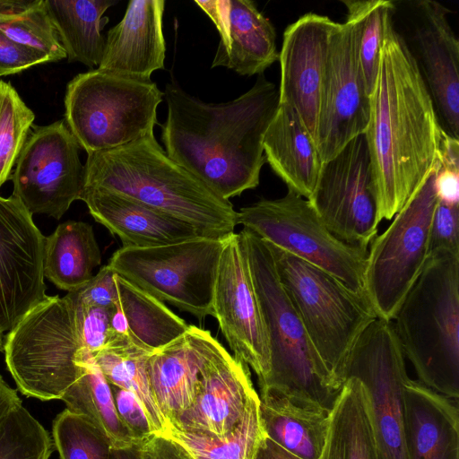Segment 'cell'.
Returning <instances> with one entry per match:
<instances>
[{
	"label": "cell",
	"mask_w": 459,
	"mask_h": 459,
	"mask_svg": "<svg viewBox=\"0 0 459 459\" xmlns=\"http://www.w3.org/2000/svg\"><path fill=\"white\" fill-rule=\"evenodd\" d=\"M441 128L417 59L392 22L364 133L379 223L393 219L431 172Z\"/></svg>",
	"instance_id": "6da1fadb"
},
{
	"label": "cell",
	"mask_w": 459,
	"mask_h": 459,
	"mask_svg": "<svg viewBox=\"0 0 459 459\" xmlns=\"http://www.w3.org/2000/svg\"><path fill=\"white\" fill-rule=\"evenodd\" d=\"M163 93L168 114L161 139L171 160L225 200L259 185L264 137L279 104L273 82L259 74L249 91L219 104L205 103L176 82Z\"/></svg>",
	"instance_id": "7a4b0ae2"
},
{
	"label": "cell",
	"mask_w": 459,
	"mask_h": 459,
	"mask_svg": "<svg viewBox=\"0 0 459 459\" xmlns=\"http://www.w3.org/2000/svg\"><path fill=\"white\" fill-rule=\"evenodd\" d=\"M84 187L102 188L187 222L204 236L225 239L238 224L230 200L171 160L154 134L88 154Z\"/></svg>",
	"instance_id": "3957f363"
},
{
	"label": "cell",
	"mask_w": 459,
	"mask_h": 459,
	"mask_svg": "<svg viewBox=\"0 0 459 459\" xmlns=\"http://www.w3.org/2000/svg\"><path fill=\"white\" fill-rule=\"evenodd\" d=\"M419 382L459 397V255L429 256L392 320Z\"/></svg>",
	"instance_id": "277c9868"
},
{
	"label": "cell",
	"mask_w": 459,
	"mask_h": 459,
	"mask_svg": "<svg viewBox=\"0 0 459 459\" xmlns=\"http://www.w3.org/2000/svg\"><path fill=\"white\" fill-rule=\"evenodd\" d=\"M239 235L269 340L270 373L259 389L272 388L331 411L342 386L312 345L280 282L269 246L248 229Z\"/></svg>",
	"instance_id": "5b68a950"
},
{
	"label": "cell",
	"mask_w": 459,
	"mask_h": 459,
	"mask_svg": "<svg viewBox=\"0 0 459 459\" xmlns=\"http://www.w3.org/2000/svg\"><path fill=\"white\" fill-rule=\"evenodd\" d=\"M266 243L280 282L312 345L335 383L342 386L350 354L362 332L378 318L377 314L365 294L352 291L327 272Z\"/></svg>",
	"instance_id": "8992f818"
},
{
	"label": "cell",
	"mask_w": 459,
	"mask_h": 459,
	"mask_svg": "<svg viewBox=\"0 0 459 459\" xmlns=\"http://www.w3.org/2000/svg\"><path fill=\"white\" fill-rule=\"evenodd\" d=\"M163 96L152 80L92 69L68 82L65 123L88 154L116 149L153 134Z\"/></svg>",
	"instance_id": "52a82bcc"
},
{
	"label": "cell",
	"mask_w": 459,
	"mask_h": 459,
	"mask_svg": "<svg viewBox=\"0 0 459 459\" xmlns=\"http://www.w3.org/2000/svg\"><path fill=\"white\" fill-rule=\"evenodd\" d=\"M82 348L74 307L66 294L48 296L8 332L4 342L6 368L27 397L56 400L77 380Z\"/></svg>",
	"instance_id": "ba28073f"
},
{
	"label": "cell",
	"mask_w": 459,
	"mask_h": 459,
	"mask_svg": "<svg viewBox=\"0 0 459 459\" xmlns=\"http://www.w3.org/2000/svg\"><path fill=\"white\" fill-rule=\"evenodd\" d=\"M227 238L201 237L151 247H122L108 264L139 289L202 321L214 316V282Z\"/></svg>",
	"instance_id": "9c48e42d"
},
{
	"label": "cell",
	"mask_w": 459,
	"mask_h": 459,
	"mask_svg": "<svg viewBox=\"0 0 459 459\" xmlns=\"http://www.w3.org/2000/svg\"><path fill=\"white\" fill-rule=\"evenodd\" d=\"M238 224L364 293L368 249L347 244L322 222L304 197L293 191L278 199H261L238 212Z\"/></svg>",
	"instance_id": "30bf717a"
},
{
	"label": "cell",
	"mask_w": 459,
	"mask_h": 459,
	"mask_svg": "<svg viewBox=\"0 0 459 459\" xmlns=\"http://www.w3.org/2000/svg\"><path fill=\"white\" fill-rule=\"evenodd\" d=\"M435 170L434 165L389 227L368 247L364 293L378 318L393 320L429 256L430 226L438 202Z\"/></svg>",
	"instance_id": "8fae6325"
},
{
	"label": "cell",
	"mask_w": 459,
	"mask_h": 459,
	"mask_svg": "<svg viewBox=\"0 0 459 459\" xmlns=\"http://www.w3.org/2000/svg\"><path fill=\"white\" fill-rule=\"evenodd\" d=\"M404 355L392 321L377 318L358 338L348 359L346 378L363 384L380 459H406Z\"/></svg>",
	"instance_id": "7c38bea8"
},
{
	"label": "cell",
	"mask_w": 459,
	"mask_h": 459,
	"mask_svg": "<svg viewBox=\"0 0 459 459\" xmlns=\"http://www.w3.org/2000/svg\"><path fill=\"white\" fill-rule=\"evenodd\" d=\"M80 148L64 120L32 126L11 176L12 195L32 215L61 219L84 191Z\"/></svg>",
	"instance_id": "4fadbf2b"
},
{
	"label": "cell",
	"mask_w": 459,
	"mask_h": 459,
	"mask_svg": "<svg viewBox=\"0 0 459 459\" xmlns=\"http://www.w3.org/2000/svg\"><path fill=\"white\" fill-rule=\"evenodd\" d=\"M322 222L340 240L368 249L377 236V202L364 134L323 163L307 199Z\"/></svg>",
	"instance_id": "5bb4252c"
},
{
	"label": "cell",
	"mask_w": 459,
	"mask_h": 459,
	"mask_svg": "<svg viewBox=\"0 0 459 459\" xmlns=\"http://www.w3.org/2000/svg\"><path fill=\"white\" fill-rule=\"evenodd\" d=\"M359 33L346 17L333 32L320 103L316 147L323 163L333 159L351 140L363 134L370 113L359 59Z\"/></svg>",
	"instance_id": "9a60e30c"
},
{
	"label": "cell",
	"mask_w": 459,
	"mask_h": 459,
	"mask_svg": "<svg viewBox=\"0 0 459 459\" xmlns=\"http://www.w3.org/2000/svg\"><path fill=\"white\" fill-rule=\"evenodd\" d=\"M213 310L233 357L254 370L261 385L270 373L269 340L239 233L230 235L223 246Z\"/></svg>",
	"instance_id": "2e32d148"
},
{
	"label": "cell",
	"mask_w": 459,
	"mask_h": 459,
	"mask_svg": "<svg viewBox=\"0 0 459 459\" xmlns=\"http://www.w3.org/2000/svg\"><path fill=\"white\" fill-rule=\"evenodd\" d=\"M46 237L13 195H0V333L45 299Z\"/></svg>",
	"instance_id": "e0dca14e"
},
{
	"label": "cell",
	"mask_w": 459,
	"mask_h": 459,
	"mask_svg": "<svg viewBox=\"0 0 459 459\" xmlns=\"http://www.w3.org/2000/svg\"><path fill=\"white\" fill-rule=\"evenodd\" d=\"M337 22L307 13L283 33L279 61V103L290 107L316 144L323 86Z\"/></svg>",
	"instance_id": "ac0fdd59"
},
{
	"label": "cell",
	"mask_w": 459,
	"mask_h": 459,
	"mask_svg": "<svg viewBox=\"0 0 459 459\" xmlns=\"http://www.w3.org/2000/svg\"><path fill=\"white\" fill-rule=\"evenodd\" d=\"M256 396L249 368L210 334L194 401L169 427L223 436L238 424Z\"/></svg>",
	"instance_id": "d6986e66"
},
{
	"label": "cell",
	"mask_w": 459,
	"mask_h": 459,
	"mask_svg": "<svg viewBox=\"0 0 459 459\" xmlns=\"http://www.w3.org/2000/svg\"><path fill=\"white\" fill-rule=\"evenodd\" d=\"M420 22L415 43L420 73L445 131L459 138V41L453 30L450 11L438 2H416Z\"/></svg>",
	"instance_id": "ffe728a7"
},
{
	"label": "cell",
	"mask_w": 459,
	"mask_h": 459,
	"mask_svg": "<svg viewBox=\"0 0 459 459\" xmlns=\"http://www.w3.org/2000/svg\"><path fill=\"white\" fill-rule=\"evenodd\" d=\"M195 3L215 24L220 41L212 67L223 66L240 75L262 74L279 59L276 30L250 0Z\"/></svg>",
	"instance_id": "44dd1931"
},
{
	"label": "cell",
	"mask_w": 459,
	"mask_h": 459,
	"mask_svg": "<svg viewBox=\"0 0 459 459\" xmlns=\"http://www.w3.org/2000/svg\"><path fill=\"white\" fill-rule=\"evenodd\" d=\"M164 6L163 0H131L123 19L107 32L97 69L140 81H151L153 72L164 69Z\"/></svg>",
	"instance_id": "7402d4cb"
},
{
	"label": "cell",
	"mask_w": 459,
	"mask_h": 459,
	"mask_svg": "<svg viewBox=\"0 0 459 459\" xmlns=\"http://www.w3.org/2000/svg\"><path fill=\"white\" fill-rule=\"evenodd\" d=\"M81 200L96 221L120 238L123 247H151L205 237L187 222L102 188L84 187Z\"/></svg>",
	"instance_id": "603a6c76"
},
{
	"label": "cell",
	"mask_w": 459,
	"mask_h": 459,
	"mask_svg": "<svg viewBox=\"0 0 459 459\" xmlns=\"http://www.w3.org/2000/svg\"><path fill=\"white\" fill-rule=\"evenodd\" d=\"M406 459H459V410L448 398L410 377L404 385Z\"/></svg>",
	"instance_id": "cb8c5ba5"
},
{
	"label": "cell",
	"mask_w": 459,
	"mask_h": 459,
	"mask_svg": "<svg viewBox=\"0 0 459 459\" xmlns=\"http://www.w3.org/2000/svg\"><path fill=\"white\" fill-rule=\"evenodd\" d=\"M210 334L207 330L190 325L184 335L149 357L152 394L169 426L194 401Z\"/></svg>",
	"instance_id": "d4e9b609"
},
{
	"label": "cell",
	"mask_w": 459,
	"mask_h": 459,
	"mask_svg": "<svg viewBox=\"0 0 459 459\" xmlns=\"http://www.w3.org/2000/svg\"><path fill=\"white\" fill-rule=\"evenodd\" d=\"M260 417L266 437L300 459H319L331 411L272 388L260 389Z\"/></svg>",
	"instance_id": "484cf974"
},
{
	"label": "cell",
	"mask_w": 459,
	"mask_h": 459,
	"mask_svg": "<svg viewBox=\"0 0 459 459\" xmlns=\"http://www.w3.org/2000/svg\"><path fill=\"white\" fill-rule=\"evenodd\" d=\"M263 145L266 162L288 190L307 200L316 187L323 161L315 141L290 107L278 104Z\"/></svg>",
	"instance_id": "4316f807"
},
{
	"label": "cell",
	"mask_w": 459,
	"mask_h": 459,
	"mask_svg": "<svg viewBox=\"0 0 459 459\" xmlns=\"http://www.w3.org/2000/svg\"><path fill=\"white\" fill-rule=\"evenodd\" d=\"M319 459H380L367 392L355 377L346 378L332 408L328 435Z\"/></svg>",
	"instance_id": "83f0119b"
},
{
	"label": "cell",
	"mask_w": 459,
	"mask_h": 459,
	"mask_svg": "<svg viewBox=\"0 0 459 459\" xmlns=\"http://www.w3.org/2000/svg\"><path fill=\"white\" fill-rule=\"evenodd\" d=\"M100 262L92 226L87 222L65 221L46 237L44 276L60 290L70 292L83 287Z\"/></svg>",
	"instance_id": "f1b7e54d"
},
{
	"label": "cell",
	"mask_w": 459,
	"mask_h": 459,
	"mask_svg": "<svg viewBox=\"0 0 459 459\" xmlns=\"http://www.w3.org/2000/svg\"><path fill=\"white\" fill-rule=\"evenodd\" d=\"M114 0H46V5L69 62L90 68L99 66L106 37L101 33L108 22L105 12Z\"/></svg>",
	"instance_id": "f546056e"
},
{
	"label": "cell",
	"mask_w": 459,
	"mask_h": 459,
	"mask_svg": "<svg viewBox=\"0 0 459 459\" xmlns=\"http://www.w3.org/2000/svg\"><path fill=\"white\" fill-rule=\"evenodd\" d=\"M76 363L81 366L80 376L61 398L66 409L85 418L102 431L110 440L112 448L135 446L131 434L118 417L110 384L93 356L81 348Z\"/></svg>",
	"instance_id": "4dcf8cb0"
},
{
	"label": "cell",
	"mask_w": 459,
	"mask_h": 459,
	"mask_svg": "<svg viewBox=\"0 0 459 459\" xmlns=\"http://www.w3.org/2000/svg\"><path fill=\"white\" fill-rule=\"evenodd\" d=\"M114 280L118 293V305L126 317L133 342L154 352L188 331L190 325L162 301L117 273Z\"/></svg>",
	"instance_id": "1f68e13d"
},
{
	"label": "cell",
	"mask_w": 459,
	"mask_h": 459,
	"mask_svg": "<svg viewBox=\"0 0 459 459\" xmlns=\"http://www.w3.org/2000/svg\"><path fill=\"white\" fill-rule=\"evenodd\" d=\"M152 353L129 339L106 347L93 359L110 385L135 394L154 435L162 436L169 426L156 404L149 380L148 359Z\"/></svg>",
	"instance_id": "d6a6232c"
},
{
	"label": "cell",
	"mask_w": 459,
	"mask_h": 459,
	"mask_svg": "<svg viewBox=\"0 0 459 459\" xmlns=\"http://www.w3.org/2000/svg\"><path fill=\"white\" fill-rule=\"evenodd\" d=\"M162 436L179 444L192 459H256L266 437L260 417L259 395L251 401L238 424L223 436L171 427Z\"/></svg>",
	"instance_id": "836d02e7"
},
{
	"label": "cell",
	"mask_w": 459,
	"mask_h": 459,
	"mask_svg": "<svg viewBox=\"0 0 459 459\" xmlns=\"http://www.w3.org/2000/svg\"><path fill=\"white\" fill-rule=\"evenodd\" d=\"M0 31L19 44L45 53L51 62L66 58L46 0H0Z\"/></svg>",
	"instance_id": "e575fe53"
},
{
	"label": "cell",
	"mask_w": 459,
	"mask_h": 459,
	"mask_svg": "<svg viewBox=\"0 0 459 459\" xmlns=\"http://www.w3.org/2000/svg\"><path fill=\"white\" fill-rule=\"evenodd\" d=\"M347 18L355 22L359 33V59L369 97L377 81L381 48L386 30L394 22V4L390 0H342Z\"/></svg>",
	"instance_id": "d590c367"
},
{
	"label": "cell",
	"mask_w": 459,
	"mask_h": 459,
	"mask_svg": "<svg viewBox=\"0 0 459 459\" xmlns=\"http://www.w3.org/2000/svg\"><path fill=\"white\" fill-rule=\"evenodd\" d=\"M34 119L12 84L0 80V187L11 178Z\"/></svg>",
	"instance_id": "8d00e7d4"
},
{
	"label": "cell",
	"mask_w": 459,
	"mask_h": 459,
	"mask_svg": "<svg viewBox=\"0 0 459 459\" xmlns=\"http://www.w3.org/2000/svg\"><path fill=\"white\" fill-rule=\"evenodd\" d=\"M52 438L60 459H111L108 437L88 420L67 409L55 418Z\"/></svg>",
	"instance_id": "74e56055"
},
{
	"label": "cell",
	"mask_w": 459,
	"mask_h": 459,
	"mask_svg": "<svg viewBox=\"0 0 459 459\" xmlns=\"http://www.w3.org/2000/svg\"><path fill=\"white\" fill-rule=\"evenodd\" d=\"M54 449L48 431L22 404L0 426V459H49Z\"/></svg>",
	"instance_id": "f35d334b"
},
{
	"label": "cell",
	"mask_w": 459,
	"mask_h": 459,
	"mask_svg": "<svg viewBox=\"0 0 459 459\" xmlns=\"http://www.w3.org/2000/svg\"><path fill=\"white\" fill-rule=\"evenodd\" d=\"M68 295V294H67ZM72 299L75 321L82 349L92 356L119 341L130 339L117 336L111 328V314L114 309L83 304Z\"/></svg>",
	"instance_id": "ab89813d"
},
{
	"label": "cell",
	"mask_w": 459,
	"mask_h": 459,
	"mask_svg": "<svg viewBox=\"0 0 459 459\" xmlns=\"http://www.w3.org/2000/svg\"><path fill=\"white\" fill-rule=\"evenodd\" d=\"M435 189L439 202L459 205V140L440 130L435 164Z\"/></svg>",
	"instance_id": "60d3db41"
},
{
	"label": "cell",
	"mask_w": 459,
	"mask_h": 459,
	"mask_svg": "<svg viewBox=\"0 0 459 459\" xmlns=\"http://www.w3.org/2000/svg\"><path fill=\"white\" fill-rule=\"evenodd\" d=\"M110 386L119 419L131 434L135 446H141L154 436L141 402L132 392L116 385Z\"/></svg>",
	"instance_id": "b9f144b4"
},
{
	"label": "cell",
	"mask_w": 459,
	"mask_h": 459,
	"mask_svg": "<svg viewBox=\"0 0 459 459\" xmlns=\"http://www.w3.org/2000/svg\"><path fill=\"white\" fill-rule=\"evenodd\" d=\"M429 250L459 255V205L437 202L430 226Z\"/></svg>",
	"instance_id": "7bdbcfd3"
},
{
	"label": "cell",
	"mask_w": 459,
	"mask_h": 459,
	"mask_svg": "<svg viewBox=\"0 0 459 459\" xmlns=\"http://www.w3.org/2000/svg\"><path fill=\"white\" fill-rule=\"evenodd\" d=\"M115 273L113 269L106 264L83 287L67 294L83 304L113 309L118 303Z\"/></svg>",
	"instance_id": "ee69618b"
},
{
	"label": "cell",
	"mask_w": 459,
	"mask_h": 459,
	"mask_svg": "<svg viewBox=\"0 0 459 459\" xmlns=\"http://www.w3.org/2000/svg\"><path fill=\"white\" fill-rule=\"evenodd\" d=\"M47 62L51 61L45 53L19 44L0 31V77Z\"/></svg>",
	"instance_id": "f6af8a7d"
},
{
	"label": "cell",
	"mask_w": 459,
	"mask_h": 459,
	"mask_svg": "<svg viewBox=\"0 0 459 459\" xmlns=\"http://www.w3.org/2000/svg\"><path fill=\"white\" fill-rule=\"evenodd\" d=\"M139 447L143 459H192L179 444L166 436L154 435Z\"/></svg>",
	"instance_id": "bcb514c9"
},
{
	"label": "cell",
	"mask_w": 459,
	"mask_h": 459,
	"mask_svg": "<svg viewBox=\"0 0 459 459\" xmlns=\"http://www.w3.org/2000/svg\"><path fill=\"white\" fill-rule=\"evenodd\" d=\"M22 404L17 391L12 388L0 375V426L6 417Z\"/></svg>",
	"instance_id": "7dc6e473"
},
{
	"label": "cell",
	"mask_w": 459,
	"mask_h": 459,
	"mask_svg": "<svg viewBox=\"0 0 459 459\" xmlns=\"http://www.w3.org/2000/svg\"><path fill=\"white\" fill-rule=\"evenodd\" d=\"M256 459H300L265 437L257 453Z\"/></svg>",
	"instance_id": "c3c4849f"
},
{
	"label": "cell",
	"mask_w": 459,
	"mask_h": 459,
	"mask_svg": "<svg viewBox=\"0 0 459 459\" xmlns=\"http://www.w3.org/2000/svg\"><path fill=\"white\" fill-rule=\"evenodd\" d=\"M111 459H143L138 446L126 448H112Z\"/></svg>",
	"instance_id": "681fc988"
}]
</instances>
